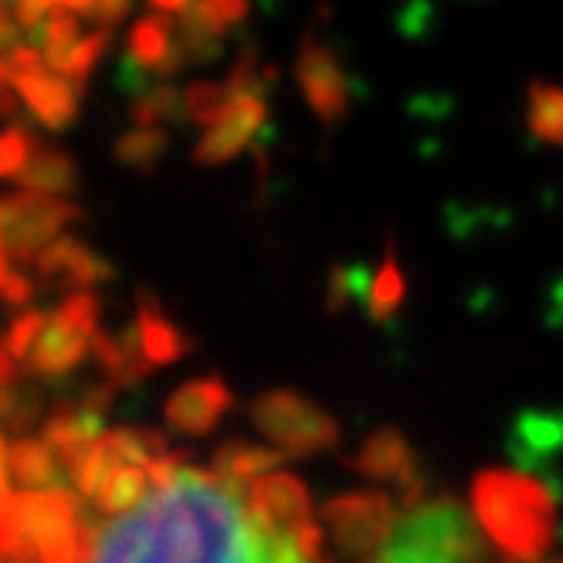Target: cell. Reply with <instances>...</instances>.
<instances>
[{
	"label": "cell",
	"mask_w": 563,
	"mask_h": 563,
	"mask_svg": "<svg viewBox=\"0 0 563 563\" xmlns=\"http://www.w3.org/2000/svg\"><path fill=\"white\" fill-rule=\"evenodd\" d=\"M323 522L346 556L374 560L397 530V509L384 493H343L323 506Z\"/></svg>",
	"instance_id": "cell-6"
},
{
	"label": "cell",
	"mask_w": 563,
	"mask_h": 563,
	"mask_svg": "<svg viewBox=\"0 0 563 563\" xmlns=\"http://www.w3.org/2000/svg\"><path fill=\"white\" fill-rule=\"evenodd\" d=\"M4 86H11L21 96L24 109L45 130L55 133V130H65V126L75 123V115H78V89L68 82L65 75L52 71L48 65L34 68V71L14 78V82H4Z\"/></svg>",
	"instance_id": "cell-12"
},
{
	"label": "cell",
	"mask_w": 563,
	"mask_h": 563,
	"mask_svg": "<svg viewBox=\"0 0 563 563\" xmlns=\"http://www.w3.org/2000/svg\"><path fill=\"white\" fill-rule=\"evenodd\" d=\"M133 323H136L143 353L153 367L177 364V360L190 350V336L174 323V319L164 312V306H159L150 292L140 296V312H136Z\"/></svg>",
	"instance_id": "cell-17"
},
{
	"label": "cell",
	"mask_w": 563,
	"mask_h": 563,
	"mask_svg": "<svg viewBox=\"0 0 563 563\" xmlns=\"http://www.w3.org/2000/svg\"><path fill=\"white\" fill-rule=\"evenodd\" d=\"M150 489H153V482H150L146 465H119V468L109 472L106 486L99 489L96 509L102 516H119V519H123V516H130V512L146 506Z\"/></svg>",
	"instance_id": "cell-20"
},
{
	"label": "cell",
	"mask_w": 563,
	"mask_h": 563,
	"mask_svg": "<svg viewBox=\"0 0 563 563\" xmlns=\"http://www.w3.org/2000/svg\"><path fill=\"white\" fill-rule=\"evenodd\" d=\"M350 468L360 472L364 478H377V482H411L418 475V459L408 445V438L397 428H377L374 434L364 438V445L356 449V455L350 459Z\"/></svg>",
	"instance_id": "cell-15"
},
{
	"label": "cell",
	"mask_w": 563,
	"mask_h": 563,
	"mask_svg": "<svg viewBox=\"0 0 563 563\" xmlns=\"http://www.w3.org/2000/svg\"><path fill=\"white\" fill-rule=\"evenodd\" d=\"M231 405H234V397L221 377H200V380L177 387L167 397L164 421L177 434H208Z\"/></svg>",
	"instance_id": "cell-10"
},
{
	"label": "cell",
	"mask_w": 563,
	"mask_h": 563,
	"mask_svg": "<svg viewBox=\"0 0 563 563\" xmlns=\"http://www.w3.org/2000/svg\"><path fill=\"white\" fill-rule=\"evenodd\" d=\"M34 268L42 275V282L68 292H86L96 282H106L112 275V265L99 258L86 241L62 234L55 245H48L42 255L34 258Z\"/></svg>",
	"instance_id": "cell-13"
},
{
	"label": "cell",
	"mask_w": 563,
	"mask_h": 563,
	"mask_svg": "<svg viewBox=\"0 0 563 563\" xmlns=\"http://www.w3.org/2000/svg\"><path fill=\"white\" fill-rule=\"evenodd\" d=\"M164 150H167V133L164 130H146V126H136V130L123 133L112 146L119 164L130 167V170H140V174H150L159 164Z\"/></svg>",
	"instance_id": "cell-26"
},
{
	"label": "cell",
	"mask_w": 563,
	"mask_h": 563,
	"mask_svg": "<svg viewBox=\"0 0 563 563\" xmlns=\"http://www.w3.org/2000/svg\"><path fill=\"white\" fill-rule=\"evenodd\" d=\"M14 184L24 187V190H34V194L62 197V194H71L75 190L78 174H75V164H71L68 153L37 143L34 153H31V159H27V167L21 170V177Z\"/></svg>",
	"instance_id": "cell-19"
},
{
	"label": "cell",
	"mask_w": 563,
	"mask_h": 563,
	"mask_svg": "<svg viewBox=\"0 0 563 563\" xmlns=\"http://www.w3.org/2000/svg\"><path fill=\"white\" fill-rule=\"evenodd\" d=\"M102 418L106 415L92 411L82 397H78V400H65V405H58L48 415V421L42 428V441L55 452V459L62 462L65 475L106 434Z\"/></svg>",
	"instance_id": "cell-14"
},
{
	"label": "cell",
	"mask_w": 563,
	"mask_h": 563,
	"mask_svg": "<svg viewBox=\"0 0 563 563\" xmlns=\"http://www.w3.org/2000/svg\"><path fill=\"white\" fill-rule=\"evenodd\" d=\"M99 333V299L86 292H68L62 306L48 316V323L37 336L24 374L37 380H62L92 353Z\"/></svg>",
	"instance_id": "cell-3"
},
{
	"label": "cell",
	"mask_w": 563,
	"mask_h": 563,
	"mask_svg": "<svg viewBox=\"0 0 563 563\" xmlns=\"http://www.w3.org/2000/svg\"><path fill=\"white\" fill-rule=\"evenodd\" d=\"M367 289H371V282H364V272L360 268H333L330 286H327V309L340 312L353 296L367 299Z\"/></svg>",
	"instance_id": "cell-31"
},
{
	"label": "cell",
	"mask_w": 563,
	"mask_h": 563,
	"mask_svg": "<svg viewBox=\"0 0 563 563\" xmlns=\"http://www.w3.org/2000/svg\"><path fill=\"white\" fill-rule=\"evenodd\" d=\"M187 11L205 27L224 37L231 27H238L249 18V0H194Z\"/></svg>",
	"instance_id": "cell-28"
},
{
	"label": "cell",
	"mask_w": 563,
	"mask_h": 563,
	"mask_svg": "<svg viewBox=\"0 0 563 563\" xmlns=\"http://www.w3.org/2000/svg\"><path fill=\"white\" fill-rule=\"evenodd\" d=\"M4 296H8V306H27L31 299L27 272H21L14 262H4Z\"/></svg>",
	"instance_id": "cell-33"
},
{
	"label": "cell",
	"mask_w": 563,
	"mask_h": 563,
	"mask_svg": "<svg viewBox=\"0 0 563 563\" xmlns=\"http://www.w3.org/2000/svg\"><path fill=\"white\" fill-rule=\"evenodd\" d=\"M282 459H286V452H278V449H262V445H252V441H228V445L214 452L211 472L241 493V486L249 489L255 478L268 475Z\"/></svg>",
	"instance_id": "cell-18"
},
{
	"label": "cell",
	"mask_w": 563,
	"mask_h": 563,
	"mask_svg": "<svg viewBox=\"0 0 563 563\" xmlns=\"http://www.w3.org/2000/svg\"><path fill=\"white\" fill-rule=\"evenodd\" d=\"M130 11V0H89V21L99 27H112L115 21H123Z\"/></svg>",
	"instance_id": "cell-34"
},
{
	"label": "cell",
	"mask_w": 563,
	"mask_h": 563,
	"mask_svg": "<svg viewBox=\"0 0 563 563\" xmlns=\"http://www.w3.org/2000/svg\"><path fill=\"white\" fill-rule=\"evenodd\" d=\"M563 449V415H522L512 441V455L522 468L543 465L550 452Z\"/></svg>",
	"instance_id": "cell-21"
},
{
	"label": "cell",
	"mask_w": 563,
	"mask_h": 563,
	"mask_svg": "<svg viewBox=\"0 0 563 563\" xmlns=\"http://www.w3.org/2000/svg\"><path fill=\"white\" fill-rule=\"evenodd\" d=\"M553 563H563V560H553Z\"/></svg>",
	"instance_id": "cell-36"
},
{
	"label": "cell",
	"mask_w": 563,
	"mask_h": 563,
	"mask_svg": "<svg viewBox=\"0 0 563 563\" xmlns=\"http://www.w3.org/2000/svg\"><path fill=\"white\" fill-rule=\"evenodd\" d=\"M34 34H37V52L45 55V65L58 75L65 71L75 48L82 45V37H86L82 21H78V14H71V11H55Z\"/></svg>",
	"instance_id": "cell-22"
},
{
	"label": "cell",
	"mask_w": 563,
	"mask_h": 563,
	"mask_svg": "<svg viewBox=\"0 0 563 563\" xmlns=\"http://www.w3.org/2000/svg\"><path fill=\"white\" fill-rule=\"evenodd\" d=\"M231 92L228 86H218V82H194L184 89V112L190 123L197 126H214L218 115L224 112Z\"/></svg>",
	"instance_id": "cell-27"
},
{
	"label": "cell",
	"mask_w": 563,
	"mask_h": 563,
	"mask_svg": "<svg viewBox=\"0 0 563 563\" xmlns=\"http://www.w3.org/2000/svg\"><path fill=\"white\" fill-rule=\"evenodd\" d=\"M37 411H42V405H37V397L24 387L18 390L14 384L4 387V424L11 431V438H21V431H27L37 418Z\"/></svg>",
	"instance_id": "cell-30"
},
{
	"label": "cell",
	"mask_w": 563,
	"mask_h": 563,
	"mask_svg": "<svg viewBox=\"0 0 563 563\" xmlns=\"http://www.w3.org/2000/svg\"><path fill=\"white\" fill-rule=\"evenodd\" d=\"M408 296V282H405V272H400L394 252L384 255L377 275L371 278V289H367V316L374 319V323H387V319L400 309V302H405Z\"/></svg>",
	"instance_id": "cell-25"
},
{
	"label": "cell",
	"mask_w": 563,
	"mask_h": 563,
	"mask_svg": "<svg viewBox=\"0 0 563 563\" xmlns=\"http://www.w3.org/2000/svg\"><path fill=\"white\" fill-rule=\"evenodd\" d=\"M78 218H82V211H78L71 200L52 197V194H34V190L11 194L4 200V208H0L4 262L34 265V258L62 238L65 224Z\"/></svg>",
	"instance_id": "cell-5"
},
{
	"label": "cell",
	"mask_w": 563,
	"mask_h": 563,
	"mask_svg": "<svg viewBox=\"0 0 563 563\" xmlns=\"http://www.w3.org/2000/svg\"><path fill=\"white\" fill-rule=\"evenodd\" d=\"M130 115H133L136 126H146V130H164V126L184 123V119H187V112H184V92H177L170 82L146 86L133 99Z\"/></svg>",
	"instance_id": "cell-23"
},
{
	"label": "cell",
	"mask_w": 563,
	"mask_h": 563,
	"mask_svg": "<svg viewBox=\"0 0 563 563\" xmlns=\"http://www.w3.org/2000/svg\"><path fill=\"white\" fill-rule=\"evenodd\" d=\"M268 119V102H265V89H249V92H234L224 106V112L218 115V123L208 126V133L200 136L194 159L200 167H221L228 159H234L241 150H245L258 130Z\"/></svg>",
	"instance_id": "cell-7"
},
{
	"label": "cell",
	"mask_w": 563,
	"mask_h": 563,
	"mask_svg": "<svg viewBox=\"0 0 563 563\" xmlns=\"http://www.w3.org/2000/svg\"><path fill=\"white\" fill-rule=\"evenodd\" d=\"M255 428L289 459H309L340 441V424L296 390H268L252 405Z\"/></svg>",
	"instance_id": "cell-4"
},
{
	"label": "cell",
	"mask_w": 563,
	"mask_h": 563,
	"mask_svg": "<svg viewBox=\"0 0 563 563\" xmlns=\"http://www.w3.org/2000/svg\"><path fill=\"white\" fill-rule=\"evenodd\" d=\"M150 4L159 11V14H184L194 0H150Z\"/></svg>",
	"instance_id": "cell-35"
},
{
	"label": "cell",
	"mask_w": 563,
	"mask_h": 563,
	"mask_svg": "<svg viewBox=\"0 0 563 563\" xmlns=\"http://www.w3.org/2000/svg\"><path fill=\"white\" fill-rule=\"evenodd\" d=\"M34 146H37V143L31 140V133L11 126V130L4 133V143H0V174H4L8 180H18L21 170L27 167V159H31Z\"/></svg>",
	"instance_id": "cell-32"
},
{
	"label": "cell",
	"mask_w": 563,
	"mask_h": 563,
	"mask_svg": "<svg viewBox=\"0 0 563 563\" xmlns=\"http://www.w3.org/2000/svg\"><path fill=\"white\" fill-rule=\"evenodd\" d=\"M245 509L258 527V533H265L268 540L286 537L292 527H299V522H306L312 516L306 486L289 472H268V475L255 478L249 486Z\"/></svg>",
	"instance_id": "cell-9"
},
{
	"label": "cell",
	"mask_w": 563,
	"mask_h": 563,
	"mask_svg": "<svg viewBox=\"0 0 563 563\" xmlns=\"http://www.w3.org/2000/svg\"><path fill=\"white\" fill-rule=\"evenodd\" d=\"M556 482L522 468H486L472 478V509L503 563H543L556 543Z\"/></svg>",
	"instance_id": "cell-1"
},
{
	"label": "cell",
	"mask_w": 563,
	"mask_h": 563,
	"mask_svg": "<svg viewBox=\"0 0 563 563\" xmlns=\"http://www.w3.org/2000/svg\"><path fill=\"white\" fill-rule=\"evenodd\" d=\"M62 462L55 452L37 438H8L4 445V486L21 493H42V489H65L62 486Z\"/></svg>",
	"instance_id": "cell-16"
},
{
	"label": "cell",
	"mask_w": 563,
	"mask_h": 563,
	"mask_svg": "<svg viewBox=\"0 0 563 563\" xmlns=\"http://www.w3.org/2000/svg\"><path fill=\"white\" fill-rule=\"evenodd\" d=\"M296 75H299V89L319 123L323 126L343 123L353 106V96H350V78L343 65L336 62V55L327 45L306 37L299 62H296Z\"/></svg>",
	"instance_id": "cell-8"
},
{
	"label": "cell",
	"mask_w": 563,
	"mask_h": 563,
	"mask_svg": "<svg viewBox=\"0 0 563 563\" xmlns=\"http://www.w3.org/2000/svg\"><path fill=\"white\" fill-rule=\"evenodd\" d=\"M527 126L540 143L563 146V86H550V82L530 86Z\"/></svg>",
	"instance_id": "cell-24"
},
{
	"label": "cell",
	"mask_w": 563,
	"mask_h": 563,
	"mask_svg": "<svg viewBox=\"0 0 563 563\" xmlns=\"http://www.w3.org/2000/svg\"><path fill=\"white\" fill-rule=\"evenodd\" d=\"M380 563H503L482 547L468 512L441 496L400 519L394 540L377 553Z\"/></svg>",
	"instance_id": "cell-2"
},
{
	"label": "cell",
	"mask_w": 563,
	"mask_h": 563,
	"mask_svg": "<svg viewBox=\"0 0 563 563\" xmlns=\"http://www.w3.org/2000/svg\"><path fill=\"white\" fill-rule=\"evenodd\" d=\"M109 48V27H96V31H89L86 37H82V45L75 48V55H71V62L65 65V78L75 86V89H82L86 86V78L92 75V68L99 65V58H102V52Z\"/></svg>",
	"instance_id": "cell-29"
},
{
	"label": "cell",
	"mask_w": 563,
	"mask_h": 563,
	"mask_svg": "<svg viewBox=\"0 0 563 563\" xmlns=\"http://www.w3.org/2000/svg\"><path fill=\"white\" fill-rule=\"evenodd\" d=\"M126 62L136 65V75L153 71L156 78H174L187 65V55L177 42V21L159 11L140 18L126 37Z\"/></svg>",
	"instance_id": "cell-11"
}]
</instances>
